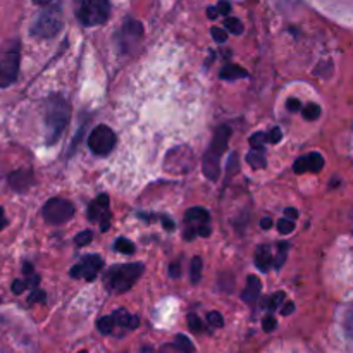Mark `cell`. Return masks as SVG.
Returning <instances> with one entry per match:
<instances>
[{
    "mask_svg": "<svg viewBox=\"0 0 353 353\" xmlns=\"http://www.w3.org/2000/svg\"><path fill=\"white\" fill-rule=\"evenodd\" d=\"M71 117V107L61 95H50L45 105V128H47V145L57 143Z\"/></svg>",
    "mask_w": 353,
    "mask_h": 353,
    "instance_id": "obj_1",
    "label": "cell"
},
{
    "mask_svg": "<svg viewBox=\"0 0 353 353\" xmlns=\"http://www.w3.org/2000/svg\"><path fill=\"white\" fill-rule=\"evenodd\" d=\"M143 272V264H119L109 268L103 274V286L110 293H124L131 290V286L140 279Z\"/></svg>",
    "mask_w": 353,
    "mask_h": 353,
    "instance_id": "obj_2",
    "label": "cell"
},
{
    "mask_svg": "<svg viewBox=\"0 0 353 353\" xmlns=\"http://www.w3.org/2000/svg\"><path fill=\"white\" fill-rule=\"evenodd\" d=\"M231 137V128L230 126H219L217 128L216 134L212 138V143H210V148L203 155V174L210 179V181H217L219 179L221 165L219 159L221 155L224 154L228 147V141H230Z\"/></svg>",
    "mask_w": 353,
    "mask_h": 353,
    "instance_id": "obj_3",
    "label": "cell"
},
{
    "mask_svg": "<svg viewBox=\"0 0 353 353\" xmlns=\"http://www.w3.org/2000/svg\"><path fill=\"white\" fill-rule=\"evenodd\" d=\"M74 16L83 26H100L109 19V0H72Z\"/></svg>",
    "mask_w": 353,
    "mask_h": 353,
    "instance_id": "obj_4",
    "label": "cell"
},
{
    "mask_svg": "<svg viewBox=\"0 0 353 353\" xmlns=\"http://www.w3.org/2000/svg\"><path fill=\"white\" fill-rule=\"evenodd\" d=\"M62 26H64V19H62L61 7H47L34 19L33 26H31V34L37 38H43V40L54 38L62 30Z\"/></svg>",
    "mask_w": 353,
    "mask_h": 353,
    "instance_id": "obj_5",
    "label": "cell"
},
{
    "mask_svg": "<svg viewBox=\"0 0 353 353\" xmlns=\"http://www.w3.org/2000/svg\"><path fill=\"white\" fill-rule=\"evenodd\" d=\"M19 43L12 41V43L6 45L0 50V88L10 86L17 79L19 74Z\"/></svg>",
    "mask_w": 353,
    "mask_h": 353,
    "instance_id": "obj_6",
    "label": "cell"
},
{
    "mask_svg": "<svg viewBox=\"0 0 353 353\" xmlns=\"http://www.w3.org/2000/svg\"><path fill=\"white\" fill-rule=\"evenodd\" d=\"M185 240H195V236H210V214L203 207H193L185 214Z\"/></svg>",
    "mask_w": 353,
    "mask_h": 353,
    "instance_id": "obj_7",
    "label": "cell"
},
{
    "mask_svg": "<svg viewBox=\"0 0 353 353\" xmlns=\"http://www.w3.org/2000/svg\"><path fill=\"white\" fill-rule=\"evenodd\" d=\"M41 216H43V219L47 221L48 224L59 226V224L68 223V221L74 216V207H72V203L68 202V200L52 199L43 205Z\"/></svg>",
    "mask_w": 353,
    "mask_h": 353,
    "instance_id": "obj_8",
    "label": "cell"
},
{
    "mask_svg": "<svg viewBox=\"0 0 353 353\" xmlns=\"http://www.w3.org/2000/svg\"><path fill=\"white\" fill-rule=\"evenodd\" d=\"M116 141L117 138L114 134V131L109 126H105V124H100V126H97L90 133L88 147L95 155H107L114 150Z\"/></svg>",
    "mask_w": 353,
    "mask_h": 353,
    "instance_id": "obj_9",
    "label": "cell"
},
{
    "mask_svg": "<svg viewBox=\"0 0 353 353\" xmlns=\"http://www.w3.org/2000/svg\"><path fill=\"white\" fill-rule=\"evenodd\" d=\"M103 268V261L100 255H86L81 259L79 264H76L71 269V278L74 279H86V281H93Z\"/></svg>",
    "mask_w": 353,
    "mask_h": 353,
    "instance_id": "obj_10",
    "label": "cell"
},
{
    "mask_svg": "<svg viewBox=\"0 0 353 353\" xmlns=\"http://www.w3.org/2000/svg\"><path fill=\"white\" fill-rule=\"evenodd\" d=\"M165 169L169 172H188L190 169H193V154L190 152V148L186 147H176L174 150H171L165 157Z\"/></svg>",
    "mask_w": 353,
    "mask_h": 353,
    "instance_id": "obj_11",
    "label": "cell"
},
{
    "mask_svg": "<svg viewBox=\"0 0 353 353\" xmlns=\"http://www.w3.org/2000/svg\"><path fill=\"white\" fill-rule=\"evenodd\" d=\"M88 219L92 223L100 224V231L105 233L110 226V212H109V196L99 195L88 207Z\"/></svg>",
    "mask_w": 353,
    "mask_h": 353,
    "instance_id": "obj_12",
    "label": "cell"
},
{
    "mask_svg": "<svg viewBox=\"0 0 353 353\" xmlns=\"http://www.w3.org/2000/svg\"><path fill=\"white\" fill-rule=\"evenodd\" d=\"M143 37V26L140 21L130 19L123 24L119 34H117V43L121 52H128L137 45V41Z\"/></svg>",
    "mask_w": 353,
    "mask_h": 353,
    "instance_id": "obj_13",
    "label": "cell"
},
{
    "mask_svg": "<svg viewBox=\"0 0 353 353\" xmlns=\"http://www.w3.org/2000/svg\"><path fill=\"white\" fill-rule=\"evenodd\" d=\"M324 168V157L319 152H312V154H307L303 157L296 159V162L293 164V171L296 174H305V172H321Z\"/></svg>",
    "mask_w": 353,
    "mask_h": 353,
    "instance_id": "obj_14",
    "label": "cell"
},
{
    "mask_svg": "<svg viewBox=\"0 0 353 353\" xmlns=\"http://www.w3.org/2000/svg\"><path fill=\"white\" fill-rule=\"evenodd\" d=\"M261 290H262L261 279L254 274L248 276L247 288H245V292L241 293V300H243L245 303H248V305H254V303L259 300V296H261Z\"/></svg>",
    "mask_w": 353,
    "mask_h": 353,
    "instance_id": "obj_15",
    "label": "cell"
},
{
    "mask_svg": "<svg viewBox=\"0 0 353 353\" xmlns=\"http://www.w3.org/2000/svg\"><path fill=\"white\" fill-rule=\"evenodd\" d=\"M272 264H274V257L271 254V248L268 245H261L255 252V268L262 272H269Z\"/></svg>",
    "mask_w": 353,
    "mask_h": 353,
    "instance_id": "obj_16",
    "label": "cell"
},
{
    "mask_svg": "<svg viewBox=\"0 0 353 353\" xmlns=\"http://www.w3.org/2000/svg\"><path fill=\"white\" fill-rule=\"evenodd\" d=\"M112 317L114 321H116V327H119V330L133 331L138 327V317L131 316V314L126 312L124 309L116 310V312L112 314Z\"/></svg>",
    "mask_w": 353,
    "mask_h": 353,
    "instance_id": "obj_17",
    "label": "cell"
},
{
    "mask_svg": "<svg viewBox=\"0 0 353 353\" xmlns=\"http://www.w3.org/2000/svg\"><path fill=\"white\" fill-rule=\"evenodd\" d=\"M219 76H221V79H226V81H233V79H238V78H247L248 72L245 71L243 68H240V65L228 64V65H224L223 69H221Z\"/></svg>",
    "mask_w": 353,
    "mask_h": 353,
    "instance_id": "obj_18",
    "label": "cell"
},
{
    "mask_svg": "<svg viewBox=\"0 0 353 353\" xmlns=\"http://www.w3.org/2000/svg\"><path fill=\"white\" fill-rule=\"evenodd\" d=\"M247 162L248 164L252 165V168L254 169H264L265 165V155H264V150H254V148H252V152L250 154L247 155Z\"/></svg>",
    "mask_w": 353,
    "mask_h": 353,
    "instance_id": "obj_19",
    "label": "cell"
},
{
    "mask_svg": "<svg viewBox=\"0 0 353 353\" xmlns=\"http://www.w3.org/2000/svg\"><path fill=\"white\" fill-rule=\"evenodd\" d=\"M202 269H203V261L200 257H193L192 264H190V279H192L193 285L200 281L202 278Z\"/></svg>",
    "mask_w": 353,
    "mask_h": 353,
    "instance_id": "obj_20",
    "label": "cell"
},
{
    "mask_svg": "<svg viewBox=\"0 0 353 353\" xmlns=\"http://www.w3.org/2000/svg\"><path fill=\"white\" fill-rule=\"evenodd\" d=\"M97 327L102 334H112L116 331V321H114L112 316L100 317L99 323H97Z\"/></svg>",
    "mask_w": 353,
    "mask_h": 353,
    "instance_id": "obj_21",
    "label": "cell"
},
{
    "mask_svg": "<svg viewBox=\"0 0 353 353\" xmlns=\"http://www.w3.org/2000/svg\"><path fill=\"white\" fill-rule=\"evenodd\" d=\"M288 248H290V243H286V241H279L278 255H276L274 259V269H281L283 265H285L286 259H288Z\"/></svg>",
    "mask_w": 353,
    "mask_h": 353,
    "instance_id": "obj_22",
    "label": "cell"
},
{
    "mask_svg": "<svg viewBox=\"0 0 353 353\" xmlns=\"http://www.w3.org/2000/svg\"><path fill=\"white\" fill-rule=\"evenodd\" d=\"M224 26H226V30L233 34H241L245 30L243 24H241V21L238 19V17H226V21H224Z\"/></svg>",
    "mask_w": 353,
    "mask_h": 353,
    "instance_id": "obj_23",
    "label": "cell"
},
{
    "mask_svg": "<svg viewBox=\"0 0 353 353\" xmlns=\"http://www.w3.org/2000/svg\"><path fill=\"white\" fill-rule=\"evenodd\" d=\"M114 248H116L117 252H121V254H126V255L134 254L133 241H130L128 238H119V240H116V245H114Z\"/></svg>",
    "mask_w": 353,
    "mask_h": 353,
    "instance_id": "obj_24",
    "label": "cell"
},
{
    "mask_svg": "<svg viewBox=\"0 0 353 353\" xmlns=\"http://www.w3.org/2000/svg\"><path fill=\"white\" fill-rule=\"evenodd\" d=\"M265 143H269L268 133H254L250 137V147L254 150H264Z\"/></svg>",
    "mask_w": 353,
    "mask_h": 353,
    "instance_id": "obj_25",
    "label": "cell"
},
{
    "mask_svg": "<svg viewBox=\"0 0 353 353\" xmlns=\"http://www.w3.org/2000/svg\"><path fill=\"white\" fill-rule=\"evenodd\" d=\"M283 302H285V293L278 292V293H274V295H271L268 300H265L264 307L268 310H274V309H278V307L281 305Z\"/></svg>",
    "mask_w": 353,
    "mask_h": 353,
    "instance_id": "obj_26",
    "label": "cell"
},
{
    "mask_svg": "<svg viewBox=\"0 0 353 353\" xmlns=\"http://www.w3.org/2000/svg\"><path fill=\"white\" fill-rule=\"evenodd\" d=\"M302 116L305 117L307 121H316L317 117L321 116V107L317 103H309L307 107H303Z\"/></svg>",
    "mask_w": 353,
    "mask_h": 353,
    "instance_id": "obj_27",
    "label": "cell"
},
{
    "mask_svg": "<svg viewBox=\"0 0 353 353\" xmlns=\"http://www.w3.org/2000/svg\"><path fill=\"white\" fill-rule=\"evenodd\" d=\"M295 230V221L288 219V217H283V219L278 221V231L281 234H290Z\"/></svg>",
    "mask_w": 353,
    "mask_h": 353,
    "instance_id": "obj_28",
    "label": "cell"
},
{
    "mask_svg": "<svg viewBox=\"0 0 353 353\" xmlns=\"http://www.w3.org/2000/svg\"><path fill=\"white\" fill-rule=\"evenodd\" d=\"M188 326L193 333H202L203 331V323L200 321V317L196 314H190L188 316Z\"/></svg>",
    "mask_w": 353,
    "mask_h": 353,
    "instance_id": "obj_29",
    "label": "cell"
},
{
    "mask_svg": "<svg viewBox=\"0 0 353 353\" xmlns=\"http://www.w3.org/2000/svg\"><path fill=\"white\" fill-rule=\"evenodd\" d=\"M92 240H93V231L86 230V231H81L79 234H76L74 243L79 245V247H85V245H88Z\"/></svg>",
    "mask_w": 353,
    "mask_h": 353,
    "instance_id": "obj_30",
    "label": "cell"
},
{
    "mask_svg": "<svg viewBox=\"0 0 353 353\" xmlns=\"http://www.w3.org/2000/svg\"><path fill=\"white\" fill-rule=\"evenodd\" d=\"M207 323H209L212 327H223L224 326V319L219 312L207 314Z\"/></svg>",
    "mask_w": 353,
    "mask_h": 353,
    "instance_id": "obj_31",
    "label": "cell"
},
{
    "mask_svg": "<svg viewBox=\"0 0 353 353\" xmlns=\"http://www.w3.org/2000/svg\"><path fill=\"white\" fill-rule=\"evenodd\" d=\"M210 34H212V38H214V40L217 41V43H224V41L228 40L226 31L221 30V28H216V26H214L212 30H210Z\"/></svg>",
    "mask_w": 353,
    "mask_h": 353,
    "instance_id": "obj_32",
    "label": "cell"
},
{
    "mask_svg": "<svg viewBox=\"0 0 353 353\" xmlns=\"http://www.w3.org/2000/svg\"><path fill=\"white\" fill-rule=\"evenodd\" d=\"M345 331L353 340V309L348 310L347 316H345Z\"/></svg>",
    "mask_w": 353,
    "mask_h": 353,
    "instance_id": "obj_33",
    "label": "cell"
},
{
    "mask_svg": "<svg viewBox=\"0 0 353 353\" xmlns=\"http://www.w3.org/2000/svg\"><path fill=\"white\" fill-rule=\"evenodd\" d=\"M262 324H264V331H265V333H271V331H274L276 330L274 316H271V314H269V316H265L264 321H262Z\"/></svg>",
    "mask_w": 353,
    "mask_h": 353,
    "instance_id": "obj_34",
    "label": "cell"
},
{
    "mask_svg": "<svg viewBox=\"0 0 353 353\" xmlns=\"http://www.w3.org/2000/svg\"><path fill=\"white\" fill-rule=\"evenodd\" d=\"M281 138H283V133L279 128H274V130H271L268 133L269 143H279V141H281Z\"/></svg>",
    "mask_w": 353,
    "mask_h": 353,
    "instance_id": "obj_35",
    "label": "cell"
},
{
    "mask_svg": "<svg viewBox=\"0 0 353 353\" xmlns=\"http://www.w3.org/2000/svg\"><path fill=\"white\" fill-rule=\"evenodd\" d=\"M217 10H219V14H223V16H228V14L231 12V3L228 2V0H221V2L217 3Z\"/></svg>",
    "mask_w": 353,
    "mask_h": 353,
    "instance_id": "obj_36",
    "label": "cell"
},
{
    "mask_svg": "<svg viewBox=\"0 0 353 353\" xmlns=\"http://www.w3.org/2000/svg\"><path fill=\"white\" fill-rule=\"evenodd\" d=\"M286 107H288V110H292V112H299L300 107H302V103H300L299 99H288Z\"/></svg>",
    "mask_w": 353,
    "mask_h": 353,
    "instance_id": "obj_37",
    "label": "cell"
},
{
    "mask_svg": "<svg viewBox=\"0 0 353 353\" xmlns=\"http://www.w3.org/2000/svg\"><path fill=\"white\" fill-rule=\"evenodd\" d=\"M26 288H28V286H26V283H24V281H14V285H12V292L16 293V295L23 293Z\"/></svg>",
    "mask_w": 353,
    "mask_h": 353,
    "instance_id": "obj_38",
    "label": "cell"
},
{
    "mask_svg": "<svg viewBox=\"0 0 353 353\" xmlns=\"http://www.w3.org/2000/svg\"><path fill=\"white\" fill-rule=\"evenodd\" d=\"M293 310H295V303H293L292 300H288V302L285 303V307H283L281 314L283 316H290V314H293Z\"/></svg>",
    "mask_w": 353,
    "mask_h": 353,
    "instance_id": "obj_39",
    "label": "cell"
},
{
    "mask_svg": "<svg viewBox=\"0 0 353 353\" xmlns=\"http://www.w3.org/2000/svg\"><path fill=\"white\" fill-rule=\"evenodd\" d=\"M30 302H45V293L40 292V290H37V292L33 293V295L30 296Z\"/></svg>",
    "mask_w": 353,
    "mask_h": 353,
    "instance_id": "obj_40",
    "label": "cell"
},
{
    "mask_svg": "<svg viewBox=\"0 0 353 353\" xmlns=\"http://www.w3.org/2000/svg\"><path fill=\"white\" fill-rule=\"evenodd\" d=\"M285 217H288V219L292 221H296L299 219V210L293 209V207H288V209L285 210Z\"/></svg>",
    "mask_w": 353,
    "mask_h": 353,
    "instance_id": "obj_41",
    "label": "cell"
},
{
    "mask_svg": "<svg viewBox=\"0 0 353 353\" xmlns=\"http://www.w3.org/2000/svg\"><path fill=\"white\" fill-rule=\"evenodd\" d=\"M161 223H162V226H164L168 231H174L176 230V224L172 223V221L169 219V217H162Z\"/></svg>",
    "mask_w": 353,
    "mask_h": 353,
    "instance_id": "obj_42",
    "label": "cell"
},
{
    "mask_svg": "<svg viewBox=\"0 0 353 353\" xmlns=\"http://www.w3.org/2000/svg\"><path fill=\"white\" fill-rule=\"evenodd\" d=\"M169 274H171V278H179V264H172L171 268H169Z\"/></svg>",
    "mask_w": 353,
    "mask_h": 353,
    "instance_id": "obj_43",
    "label": "cell"
},
{
    "mask_svg": "<svg viewBox=\"0 0 353 353\" xmlns=\"http://www.w3.org/2000/svg\"><path fill=\"white\" fill-rule=\"evenodd\" d=\"M207 16H209V19H216V17L219 16V10H217V7H209V9H207Z\"/></svg>",
    "mask_w": 353,
    "mask_h": 353,
    "instance_id": "obj_44",
    "label": "cell"
},
{
    "mask_svg": "<svg viewBox=\"0 0 353 353\" xmlns=\"http://www.w3.org/2000/svg\"><path fill=\"white\" fill-rule=\"evenodd\" d=\"M272 226V219H269V217H264V219L261 221V228L262 230H269V228Z\"/></svg>",
    "mask_w": 353,
    "mask_h": 353,
    "instance_id": "obj_45",
    "label": "cell"
},
{
    "mask_svg": "<svg viewBox=\"0 0 353 353\" xmlns=\"http://www.w3.org/2000/svg\"><path fill=\"white\" fill-rule=\"evenodd\" d=\"M6 226H7V219H6V216H3V209L0 207V230H3Z\"/></svg>",
    "mask_w": 353,
    "mask_h": 353,
    "instance_id": "obj_46",
    "label": "cell"
},
{
    "mask_svg": "<svg viewBox=\"0 0 353 353\" xmlns=\"http://www.w3.org/2000/svg\"><path fill=\"white\" fill-rule=\"evenodd\" d=\"M34 3H37V6H47V3H50L52 0H33Z\"/></svg>",
    "mask_w": 353,
    "mask_h": 353,
    "instance_id": "obj_47",
    "label": "cell"
},
{
    "mask_svg": "<svg viewBox=\"0 0 353 353\" xmlns=\"http://www.w3.org/2000/svg\"><path fill=\"white\" fill-rule=\"evenodd\" d=\"M81 353H86V352H81Z\"/></svg>",
    "mask_w": 353,
    "mask_h": 353,
    "instance_id": "obj_48",
    "label": "cell"
}]
</instances>
